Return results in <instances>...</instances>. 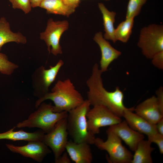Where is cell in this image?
Returning <instances> with one entry per match:
<instances>
[{
  "label": "cell",
  "mask_w": 163,
  "mask_h": 163,
  "mask_svg": "<svg viewBox=\"0 0 163 163\" xmlns=\"http://www.w3.org/2000/svg\"><path fill=\"white\" fill-rule=\"evenodd\" d=\"M102 73L98 64L95 63L91 75L86 82L88 89V100L91 105L105 106L119 117H123L125 111L128 108L124 104V94L118 87L113 91H107L103 85Z\"/></svg>",
  "instance_id": "1"
},
{
  "label": "cell",
  "mask_w": 163,
  "mask_h": 163,
  "mask_svg": "<svg viewBox=\"0 0 163 163\" xmlns=\"http://www.w3.org/2000/svg\"><path fill=\"white\" fill-rule=\"evenodd\" d=\"M48 99L54 103V112H69L81 105L84 101L69 78L58 80L52 88L51 92L47 93L36 101V107L37 108L42 102Z\"/></svg>",
  "instance_id": "2"
},
{
  "label": "cell",
  "mask_w": 163,
  "mask_h": 163,
  "mask_svg": "<svg viewBox=\"0 0 163 163\" xmlns=\"http://www.w3.org/2000/svg\"><path fill=\"white\" fill-rule=\"evenodd\" d=\"M90 105L88 99L84 100L81 105L68 112L67 131L69 135L75 142L94 144L95 135L89 132L88 128L87 114Z\"/></svg>",
  "instance_id": "3"
},
{
  "label": "cell",
  "mask_w": 163,
  "mask_h": 163,
  "mask_svg": "<svg viewBox=\"0 0 163 163\" xmlns=\"http://www.w3.org/2000/svg\"><path fill=\"white\" fill-rule=\"evenodd\" d=\"M53 105L51 103L42 102L37 110L30 114L28 118L17 123L18 128L27 127L38 128L45 133H48L54 128L60 120L67 117L68 112H53Z\"/></svg>",
  "instance_id": "4"
},
{
  "label": "cell",
  "mask_w": 163,
  "mask_h": 163,
  "mask_svg": "<svg viewBox=\"0 0 163 163\" xmlns=\"http://www.w3.org/2000/svg\"><path fill=\"white\" fill-rule=\"evenodd\" d=\"M107 139L105 141L99 137L95 138L94 144L99 149L106 151V157L110 163H131L133 155L122 143V140L116 134L107 129Z\"/></svg>",
  "instance_id": "5"
},
{
  "label": "cell",
  "mask_w": 163,
  "mask_h": 163,
  "mask_svg": "<svg viewBox=\"0 0 163 163\" xmlns=\"http://www.w3.org/2000/svg\"><path fill=\"white\" fill-rule=\"evenodd\" d=\"M138 46L143 55L151 59L157 53L163 51V26L151 24L140 30Z\"/></svg>",
  "instance_id": "6"
},
{
  "label": "cell",
  "mask_w": 163,
  "mask_h": 163,
  "mask_svg": "<svg viewBox=\"0 0 163 163\" xmlns=\"http://www.w3.org/2000/svg\"><path fill=\"white\" fill-rule=\"evenodd\" d=\"M93 106L87 114L88 129L93 134L99 133L101 127L114 125L122 121L120 117L106 107L100 105Z\"/></svg>",
  "instance_id": "7"
},
{
  "label": "cell",
  "mask_w": 163,
  "mask_h": 163,
  "mask_svg": "<svg viewBox=\"0 0 163 163\" xmlns=\"http://www.w3.org/2000/svg\"><path fill=\"white\" fill-rule=\"evenodd\" d=\"M67 117L58 121L51 131L44 135L42 140L53 152L55 160L64 152L68 141Z\"/></svg>",
  "instance_id": "8"
},
{
  "label": "cell",
  "mask_w": 163,
  "mask_h": 163,
  "mask_svg": "<svg viewBox=\"0 0 163 163\" xmlns=\"http://www.w3.org/2000/svg\"><path fill=\"white\" fill-rule=\"evenodd\" d=\"M66 20L54 21L52 18L48 21L47 26L44 32L40 33V38L44 40L49 53L54 55L62 53L59 41L62 34L69 28Z\"/></svg>",
  "instance_id": "9"
},
{
  "label": "cell",
  "mask_w": 163,
  "mask_h": 163,
  "mask_svg": "<svg viewBox=\"0 0 163 163\" xmlns=\"http://www.w3.org/2000/svg\"><path fill=\"white\" fill-rule=\"evenodd\" d=\"M6 145L12 152L30 158L40 163L42 161L47 155L51 152L48 147L42 141L29 142L27 144L22 146L11 144Z\"/></svg>",
  "instance_id": "10"
},
{
  "label": "cell",
  "mask_w": 163,
  "mask_h": 163,
  "mask_svg": "<svg viewBox=\"0 0 163 163\" xmlns=\"http://www.w3.org/2000/svg\"><path fill=\"white\" fill-rule=\"evenodd\" d=\"M107 129L116 134L134 152L139 142L144 139L143 134L130 127L125 120L109 126Z\"/></svg>",
  "instance_id": "11"
},
{
  "label": "cell",
  "mask_w": 163,
  "mask_h": 163,
  "mask_svg": "<svg viewBox=\"0 0 163 163\" xmlns=\"http://www.w3.org/2000/svg\"><path fill=\"white\" fill-rule=\"evenodd\" d=\"M94 40L99 46L101 51L100 69L102 73L106 72L110 64L121 56V53L113 47L110 43L104 38L101 32L96 33Z\"/></svg>",
  "instance_id": "12"
},
{
  "label": "cell",
  "mask_w": 163,
  "mask_h": 163,
  "mask_svg": "<svg viewBox=\"0 0 163 163\" xmlns=\"http://www.w3.org/2000/svg\"><path fill=\"white\" fill-rule=\"evenodd\" d=\"M135 113L149 122L156 124L163 118L155 96H152L138 104L134 108Z\"/></svg>",
  "instance_id": "13"
},
{
  "label": "cell",
  "mask_w": 163,
  "mask_h": 163,
  "mask_svg": "<svg viewBox=\"0 0 163 163\" xmlns=\"http://www.w3.org/2000/svg\"><path fill=\"white\" fill-rule=\"evenodd\" d=\"M134 107L126 110L123 117L125 118L129 126L133 130L147 136L158 133L156 124H152L133 112Z\"/></svg>",
  "instance_id": "14"
},
{
  "label": "cell",
  "mask_w": 163,
  "mask_h": 163,
  "mask_svg": "<svg viewBox=\"0 0 163 163\" xmlns=\"http://www.w3.org/2000/svg\"><path fill=\"white\" fill-rule=\"evenodd\" d=\"M90 144L85 142L76 143L68 141L66 150L70 158L75 163H91L92 154Z\"/></svg>",
  "instance_id": "15"
},
{
  "label": "cell",
  "mask_w": 163,
  "mask_h": 163,
  "mask_svg": "<svg viewBox=\"0 0 163 163\" xmlns=\"http://www.w3.org/2000/svg\"><path fill=\"white\" fill-rule=\"evenodd\" d=\"M16 126L8 131L0 133V139H6L13 141L24 140L30 141H42L45 133L42 130L33 133L25 132L22 130L14 131Z\"/></svg>",
  "instance_id": "16"
},
{
  "label": "cell",
  "mask_w": 163,
  "mask_h": 163,
  "mask_svg": "<svg viewBox=\"0 0 163 163\" xmlns=\"http://www.w3.org/2000/svg\"><path fill=\"white\" fill-rule=\"evenodd\" d=\"M11 42L25 44L27 39L20 32H12L9 23L5 18H1L0 19V51L4 44Z\"/></svg>",
  "instance_id": "17"
},
{
  "label": "cell",
  "mask_w": 163,
  "mask_h": 163,
  "mask_svg": "<svg viewBox=\"0 0 163 163\" xmlns=\"http://www.w3.org/2000/svg\"><path fill=\"white\" fill-rule=\"evenodd\" d=\"M98 7L102 15L105 31L103 37L106 40H111L115 43L117 41L115 36V28L114 24L116 13L109 11L102 3H99Z\"/></svg>",
  "instance_id": "18"
},
{
  "label": "cell",
  "mask_w": 163,
  "mask_h": 163,
  "mask_svg": "<svg viewBox=\"0 0 163 163\" xmlns=\"http://www.w3.org/2000/svg\"><path fill=\"white\" fill-rule=\"evenodd\" d=\"M151 143L144 139L138 143L134 151L131 163H152L151 153L155 148L151 146Z\"/></svg>",
  "instance_id": "19"
},
{
  "label": "cell",
  "mask_w": 163,
  "mask_h": 163,
  "mask_svg": "<svg viewBox=\"0 0 163 163\" xmlns=\"http://www.w3.org/2000/svg\"><path fill=\"white\" fill-rule=\"evenodd\" d=\"M39 7L46 9L48 14L61 15L67 17L75 11L66 5L62 0H43Z\"/></svg>",
  "instance_id": "20"
},
{
  "label": "cell",
  "mask_w": 163,
  "mask_h": 163,
  "mask_svg": "<svg viewBox=\"0 0 163 163\" xmlns=\"http://www.w3.org/2000/svg\"><path fill=\"white\" fill-rule=\"evenodd\" d=\"M63 64V61L60 60L55 66H50L49 69H45L43 67H41V82L44 95L48 92L49 87L55 80L59 70Z\"/></svg>",
  "instance_id": "21"
},
{
  "label": "cell",
  "mask_w": 163,
  "mask_h": 163,
  "mask_svg": "<svg viewBox=\"0 0 163 163\" xmlns=\"http://www.w3.org/2000/svg\"><path fill=\"white\" fill-rule=\"evenodd\" d=\"M134 23V18H126L120 22L115 29V36L116 41L126 43L132 33Z\"/></svg>",
  "instance_id": "22"
},
{
  "label": "cell",
  "mask_w": 163,
  "mask_h": 163,
  "mask_svg": "<svg viewBox=\"0 0 163 163\" xmlns=\"http://www.w3.org/2000/svg\"><path fill=\"white\" fill-rule=\"evenodd\" d=\"M147 0H129L126 18H134L140 13L142 8Z\"/></svg>",
  "instance_id": "23"
},
{
  "label": "cell",
  "mask_w": 163,
  "mask_h": 163,
  "mask_svg": "<svg viewBox=\"0 0 163 163\" xmlns=\"http://www.w3.org/2000/svg\"><path fill=\"white\" fill-rule=\"evenodd\" d=\"M18 66L10 61L5 54L0 53V72L6 75H11Z\"/></svg>",
  "instance_id": "24"
},
{
  "label": "cell",
  "mask_w": 163,
  "mask_h": 163,
  "mask_svg": "<svg viewBox=\"0 0 163 163\" xmlns=\"http://www.w3.org/2000/svg\"><path fill=\"white\" fill-rule=\"evenodd\" d=\"M14 9L22 10L26 14L28 13L31 10V5L30 0H9Z\"/></svg>",
  "instance_id": "25"
},
{
  "label": "cell",
  "mask_w": 163,
  "mask_h": 163,
  "mask_svg": "<svg viewBox=\"0 0 163 163\" xmlns=\"http://www.w3.org/2000/svg\"><path fill=\"white\" fill-rule=\"evenodd\" d=\"M148 136V140L151 143L156 144L158 147L159 152L163 153V135L158 133Z\"/></svg>",
  "instance_id": "26"
},
{
  "label": "cell",
  "mask_w": 163,
  "mask_h": 163,
  "mask_svg": "<svg viewBox=\"0 0 163 163\" xmlns=\"http://www.w3.org/2000/svg\"><path fill=\"white\" fill-rule=\"evenodd\" d=\"M151 59L155 67L160 70L163 69V51L155 54Z\"/></svg>",
  "instance_id": "27"
},
{
  "label": "cell",
  "mask_w": 163,
  "mask_h": 163,
  "mask_svg": "<svg viewBox=\"0 0 163 163\" xmlns=\"http://www.w3.org/2000/svg\"><path fill=\"white\" fill-rule=\"evenodd\" d=\"M156 98L160 110L163 114V88L160 87L156 91Z\"/></svg>",
  "instance_id": "28"
},
{
  "label": "cell",
  "mask_w": 163,
  "mask_h": 163,
  "mask_svg": "<svg viewBox=\"0 0 163 163\" xmlns=\"http://www.w3.org/2000/svg\"><path fill=\"white\" fill-rule=\"evenodd\" d=\"M70 158L66 152H64L56 160H55L56 163H70Z\"/></svg>",
  "instance_id": "29"
},
{
  "label": "cell",
  "mask_w": 163,
  "mask_h": 163,
  "mask_svg": "<svg viewBox=\"0 0 163 163\" xmlns=\"http://www.w3.org/2000/svg\"><path fill=\"white\" fill-rule=\"evenodd\" d=\"M81 0H62L68 7L75 9L79 5Z\"/></svg>",
  "instance_id": "30"
},
{
  "label": "cell",
  "mask_w": 163,
  "mask_h": 163,
  "mask_svg": "<svg viewBox=\"0 0 163 163\" xmlns=\"http://www.w3.org/2000/svg\"><path fill=\"white\" fill-rule=\"evenodd\" d=\"M156 126L158 132L163 135V118L157 123Z\"/></svg>",
  "instance_id": "31"
},
{
  "label": "cell",
  "mask_w": 163,
  "mask_h": 163,
  "mask_svg": "<svg viewBox=\"0 0 163 163\" xmlns=\"http://www.w3.org/2000/svg\"><path fill=\"white\" fill-rule=\"evenodd\" d=\"M43 0H30L32 7L35 8L39 7Z\"/></svg>",
  "instance_id": "32"
},
{
  "label": "cell",
  "mask_w": 163,
  "mask_h": 163,
  "mask_svg": "<svg viewBox=\"0 0 163 163\" xmlns=\"http://www.w3.org/2000/svg\"><path fill=\"white\" fill-rule=\"evenodd\" d=\"M105 0V1H109L110 0Z\"/></svg>",
  "instance_id": "33"
}]
</instances>
